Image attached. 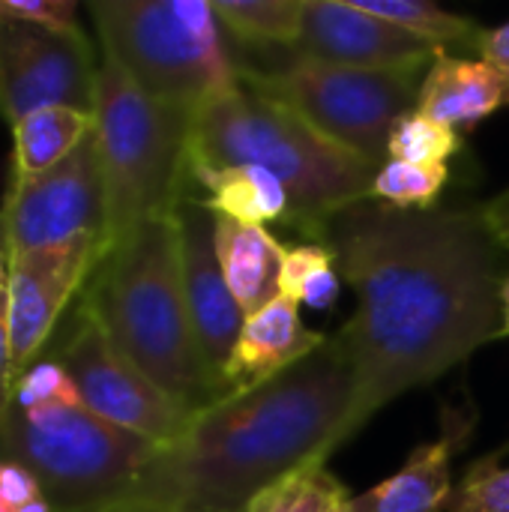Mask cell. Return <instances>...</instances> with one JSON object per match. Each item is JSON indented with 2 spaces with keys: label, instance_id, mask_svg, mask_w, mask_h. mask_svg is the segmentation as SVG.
Returning a JSON list of instances; mask_svg holds the SVG:
<instances>
[{
  "label": "cell",
  "instance_id": "obj_11",
  "mask_svg": "<svg viewBox=\"0 0 509 512\" xmlns=\"http://www.w3.org/2000/svg\"><path fill=\"white\" fill-rule=\"evenodd\" d=\"M96 75L84 30L0 18V117L9 126L45 108L93 114Z\"/></svg>",
  "mask_w": 509,
  "mask_h": 512
},
{
  "label": "cell",
  "instance_id": "obj_4",
  "mask_svg": "<svg viewBox=\"0 0 509 512\" xmlns=\"http://www.w3.org/2000/svg\"><path fill=\"white\" fill-rule=\"evenodd\" d=\"M255 165L273 174L291 201L300 231H315L330 216L369 201L378 165L339 147L300 114L270 96L237 84L195 111L189 171Z\"/></svg>",
  "mask_w": 509,
  "mask_h": 512
},
{
  "label": "cell",
  "instance_id": "obj_6",
  "mask_svg": "<svg viewBox=\"0 0 509 512\" xmlns=\"http://www.w3.org/2000/svg\"><path fill=\"white\" fill-rule=\"evenodd\" d=\"M87 12L102 57L153 99L201 108L240 84L213 0H90Z\"/></svg>",
  "mask_w": 509,
  "mask_h": 512
},
{
  "label": "cell",
  "instance_id": "obj_12",
  "mask_svg": "<svg viewBox=\"0 0 509 512\" xmlns=\"http://www.w3.org/2000/svg\"><path fill=\"white\" fill-rule=\"evenodd\" d=\"M105 243H72L54 249H36L9 258L6 297H9V342L15 375H21L42 348L51 342L60 318L81 300L87 282L102 264ZM18 381V378H15Z\"/></svg>",
  "mask_w": 509,
  "mask_h": 512
},
{
  "label": "cell",
  "instance_id": "obj_30",
  "mask_svg": "<svg viewBox=\"0 0 509 512\" xmlns=\"http://www.w3.org/2000/svg\"><path fill=\"white\" fill-rule=\"evenodd\" d=\"M39 498H45L42 486L27 468H21L15 462H0V504L18 510V507L33 504Z\"/></svg>",
  "mask_w": 509,
  "mask_h": 512
},
{
  "label": "cell",
  "instance_id": "obj_32",
  "mask_svg": "<svg viewBox=\"0 0 509 512\" xmlns=\"http://www.w3.org/2000/svg\"><path fill=\"white\" fill-rule=\"evenodd\" d=\"M477 54L480 60L498 75L504 93H507V105H509V21L498 24V27H486L483 30V39L477 45Z\"/></svg>",
  "mask_w": 509,
  "mask_h": 512
},
{
  "label": "cell",
  "instance_id": "obj_37",
  "mask_svg": "<svg viewBox=\"0 0 509 512\" xmlns=\"http://www.w3.org/2000/svg\"><path fill=\"white\" fill-rule=\"evenodd\" d=\"M6 270H9V258H6V246H3V231H0V282H6Z\"/></svg>",
  "mask_w": 509,
  "mask_h": 512
},
{
  "label": "cell",
  "instance_id": "obj_13",
  "mask_svg": "<svg viewBox=\"0 0 509 512\" xmlns=\"http://www.w3.org/2000/svg\"><path fill=\"white\" fill-rule=\"evenodd\" d=\"M177 237H180V267H183V291L189 318L195 327L198 348L210 375L225 390V366L234 351V342L246 324L240 303L234 300L225 273L216 255V213H210L201 198L186 195L177 210ZM228 396V390H225Z\"/></svg>",
  "mask_w": 509,
  "mask_h": 512
},
{
  "label": "cell",
  "instance_id": "obj_21",
  "mask_svg": "<svg viewBox=\"0 0 509 512\" xmlns=\"http://www.w3.org/2000/svg\"><path fill=\"white\" fill-rule=\"evenodd\" d=\"M360 9H366L375 18H384L417 39L435 45V48H450V45H465L474 48L483 39V30L474 18L456 15L432 0H354Z\"/></svg>",
  "mask_w": 509,
  "mask_h": 512
},
{
  "label": "cell",
  "instance_id": "obj_3",
  "mask_svg": "<svg viewBox=\"0 0 509 512\" xmlns=\"http://www.w3.org/2000/svg\"><path fill=\"white\" fill-rule=\"evenodd\" d=\"M81 303L111 345L180 408L198 414L225 399L189 318L174 216L120 237L87 282Z\"/></svg>",
  "mask_w": 509,
  "mask_h": 512
},
{
  "label": "cell",
  "instance_id": "obj_26",
  "mask_svg": "<svg viewBox=\"0 0 509 512\" xmlns=\"http://www.w3.org/2000/svg\"><path fill=\"white\" fill-rule=\"evenodd\" d=\"M462 150V135L420 111L405 114L390 135V159L411 165H447Z\"/></svg>",
  "mask_w": 509,
  "mask_h": 512
},
{
  "label": "cell",
  "instance_id": "obj_24",
  "mask_svg": "<svg viewBox=\"0 0 509 512\" xmlns=\"http://www.w3.org/2000/svg\"><path fill=\"white\" fill-rule=\"evenodd\" d=\"M348 501V489L330 468L324 462H309L252 498L243 512H345Z\"/></svg>",
  "mask_w": 509,
  "mask_h": 512
},
{
  "label": "cell",
  "instance_id": "obj_9",
  "mask_svg": "<svg viewBox=\"0 0 509 512\" xmlns=\"http://www.w3.org/2000/svg\"><path fill=\"white\" fill-rule=\"evenodd\" d=\"M51 357L69 372L87 411L159 447L177 441L195 417L111 345L81 300L69 312Z\"/></svg>",
  "mask_w": 509,
  "mask_h": 512
},
{
  "label": "cell",
  "instance_id": "obj_23",
  "mask_svg": "<svg viewBox=\"0 0 509 512\" xmlns=\"http://www.w3.org/2000/svg\"><path fill=\"white\" fill-rule=\"evenodd\" d=\"M339 291H342V276L327 246L306 240V243H294L282 249V270H279L282 297H291L300 306L327 312L336 306Z\"/></svg>",
  "mask_w": 509,
  "mask_h": 512
},
{
  "label": "cell",
  "instance_id": "obj_29",
  "mask_svg": "<svg viewBox=\"0 0 509 512\" xmlns=\"http://www.w3.org/2000/svg\"><path fill=\"white\" fill-rule=\"evenodd\" d=\"M0 18L51 30H81L75 0H0Z\"/></svg>",
  "mask_w": 509,
  "mask_h": 512
},
{
  "label": "cell",
  "instance_id": "obj_22",
  "mask_svg": "<svg viewBox=\"0 0 509 512\" xmlns=\"http://www.w3.org/2000/svg\"><path fill=\"white\" fill-rule=\"evenodd\" d=\"M306 0H213V9L234 39L246 45H276L291 51L300 24H303Z\"/></svg>",
  "mask_w": 509,
  "mask_h": 512
},
{
  "label": "cell",
  "instance_id": "obj_16",
  "mask_svg": "<svg viewBox=\"0 0 509 512\" xmlns=\"http://www.w3.org/2000/svg\"><path fill=\"white\" fill-rule=\"evenodd\" d=\"M324 342V333H315L303 324L300 303L279 294L264 309L246 318L222 375L228 396L276 381Z\"/></svg>",
  "mask_w": 509,
  "mask_h": 512
},
{
  "label": "cell",
  "instance_id": "obj_25",
  "mask_svg": "<svg viewBox=\"0 0 509 512\" xmlns=\"http://www.w3.org/2000/svg\"><path fill=\"white\" fill-rule=\"evenodd\" d=\"M450 183V165H411L387 159L372 183V201H381L408 213L435 210L441 192Z\"/></svg>",
  "mask_w": 509,
  "mask_h": 512
},
{
  "label": "cell",
  "instance_id": "obj_17",
  "mask_svg": "<svg viewBox=\"0 0 509 512\" xmlns=\"http://www.w3.org/2000/svg\"><path fill=\"white\" fill-rule=\"evenodd\" d=\"M504 105H507V93L498 75L483 60H468L450 51H438L420 81L414 111L465 135L477 129L483 120H489L495 111H501Z\"/></svg>",
  "mask_w": 509,
  "mask_h": 512
},
{
  "label": "cell",
  "instance_id": "obj_10",
  "mask_svg": "<svg viewBox=\"0 0 509 512\" xmlns=\"http://www.w3.org/2000/svg\"><path fill=\"white\" fill-rule=\"evenodd\" d=\"M0 231L6 258L87 240L108 246L105 183L93 132L42 177L9 186Z\"/></svg>",
  "mask_w": 509,
  "mask_h": 512
},
{
  "label": "cell",
  "instance_id": "obj_18",
  "mask_svg": "<svg viewBox=\"0 0 509 512\" xmlns=\"http://www.w3.org/2000/svg\"><path fill=\"white\" fill-rule=\"evenodd\" d=\"M282 249L285 246L261 225H243L216 216L219 267L246 318L279 297Z\"/></svg>",
  "mask_w": 509,
  "mask_h": 512
},
{
  "label": "cell",
  "instance_id": "obj_7",
  "mask_svg": "<svg viewBox=\"0 0 509 512\" xmlns=\"http://www.w3.org/2000/svg\"><path fill=\"white\" fill-rule=\"evenodd\" d=\"M159 444L132 435L84 405L9 408L0 426V462L27 468L54 512L129 501Z\"/></svg>",
  "mask_w": 509,
  "mask_h": 512
},
{
  "label": "cell",
  "instance_id": "obj_2",
  "mask_svg": "<svg viewBox=\"0 0 509 512\" xmlns=\"http://www.w3.org/2000/svg\"><path fill=\"white\" fill-rule=\"evenodd\" d=\"M351 399L354 366L336 333L276 381L198 411L177 441L159 447L123 504L243 512L291 471L327 465Z\"/></svg>",
  "mask_w": 509,
  "mask_h": 512
},
{
  "label": "cell",
  "instance_id": "obj_28",
  "mask_svg": "<svg viewBox=\"0 0 509 512\" xmlns=\"http://www.w3.org/2000/svg\"><path fill=\"white\" fill-rule=\"evenodd\" d=\"M12 405L24 411L54 408V405H81V396L69 372L54 357H39L18 375L15 390H12Z\"/></svg>",
  "mask_w": 509,
  "mask_h": 512
},
{
  "label": "cell",
  "instance_id": "obj_8",
  "mask_svg": "<svg viewBox=\"0 0 509 512\" xmlns=\"http://www.w3.org/2000/svg\"><path fill=\"white\" fill-rule=\"evenodd\" d=\"M423 75L426 69H354L306 57L270 69H240L243 84L378 168L390 159L396 123L417 108Z\"/></svg>",
  "mask_w": 509,
  "mask_h": 512
},
{
  "label": "cell",
  "instance_id": "obj_33",
  "mask_svg": "<svg viewBox=\"0 0 509 512\" xmlns=\"http://www.w3.org/2000/svg\"><path fill=\"white\" fill-rule=\"evenodd\" d=\"M477 216L483 228L489 231V237L495 240V246L501 252H509V186L495 198H489L486 204H480Z\"/></svg>",
  "mask_w": 509,
  "mask_h": 512
},
{
  "label": "cell",
  "instance_id": "obj_1",
  "mask_svg": "<svg viewBox=\"0 0 509 512\" xmlns=\"http://www.w3.org/2000/svg\"><path fill=\"white\" fill-rule=\"evenodd\" d=\"M309 237L333 252L354 315L339 330L354 399L333 453L399 396L420 390L501 336V249L468 210L408 213L360 201Z\"/></svg>",
  "mask_w": 509,
  "mask_h": 512
},
{
  "label": "cell",
  "instance_id": "obj_15",
  "mask_svg": "<svg viewBox=\"0 0 509 512\" xmlns=\"http://www.w3.org/2000/svg\"><path fill=\"white\" fill-rule=\"evenodd\" d=\"M471 432L474 417L450 408L435 441L417 447L396 474L351 498L345 512H447L456 492L453 459L465 450Z\"/></svg>",
  "mask_w": 509,
  "mask_h": 512
},
{
  "label": "cell",
  "instance_id": "obj_19",
  "mask_svg": "<svg viewBox=\"0 0 509 512\" xmlns=\"http://www.w3.org/2000/svg\"><path fill=\"white\" fill-rule=\"evenodd\" d=\"M189 183H198L207 192L201 204L219 219L267 228L270 222H288L291 216L285 186L255 165L195 168L189 171Z\"/></svg>",
  "mask_w": 509,
  "mask_h": 512
},
{
  "label": "cell",
  "instance_id": "obj_14",
  "mask_svg": "<svg viewBox=\"0 0 509 512\" xmlns=\"http://www.w3.org/2000/svg\"><path fill=\"white\" fill-rule=\"evenodd\" d=\"M435 48L414 33L369 15L354 0H306L294 57L354 69H429Z\"/></svg>",
  "mask_w": 509,
  "mask_h": 512
},
{
  "label": "cell",
  "instance_id": "obj_27",
  "mask_svg": "<svg viewBox=\"0 0 509 512\" xmlns=\"http://www.w3.org/2000/svg\"><path fill=\"white\" fill-rule=\"evenodd\" d=\"M447 512H509V465H501V453L477 459L462 474Z\"/></svg>",
  "mask_w": 509,
  "mask_h": 512
},
{
  "label": "cell",
  "instance_id": "obj_35",
  "mask_svg": "<svg viewBox=\"0 0 509 512\" xmlns=\"http://www.w3.org/2000/svg\"><path fill=\"white\" fill-rule=\"evenodd\" d=\"M501 336H509V273L501 279Z\"/></svg>",
  "mask_w": 509,
  "mask_h": 512
},
{
  "label": "cell",
  "instance_id": "obj_36",
  "mask_svg": "<svg viewBox=\"0 0 509 512\" xmlns=\"http://www.w3.org/2000/svg\"><path fill=\"white\" fill-rule=\"evenodd\" d=\"M12 512H54V510H51V504H48L45 498H39V501L24 504V507H18V510H12Z\"/></svg>",
  "mask_w": 509,
  "mask_h": 512
},
{
  "label": "cell",
  "instance_id": "obj_5",
  "mask_svg": "<svg viewBox=\"0 0 509 512\" xmlns=\"http://www.w3.org/2000/svg\"><path fill=\"white\" fill-rule=\"evenodd\" d=\"M195 111L147 96L114 60H99L93 138L105 183L108 249L138 225L174 216L189 195Z\"/></svg>",
  "mask_w": 509,
  "mask_h": 512
},
{
  "label": "cell",
  "instance_id": "obj_31",
  "mask_svg": "<svg viewBox=\"0 0 509 512\" xmlns=\"http://www.w3.org/2000/svg\"><path fill=\"white\" fill-rule=\"evenodd\" d=\"M15 363H12V342H9V297L6 282H0V426L12 408V390H15Z\"/></svg>",
  "mask_w": 509,
  "mask_h": 512
},
{
  "label": "cell",
  "instance_id": "obj_20",
  "mask_svg": "<svg viewBox=\"0 0 509 512\" xmlns=\"http://www.w3.org/2000/svg\"><path fill=\"white\" fill-rule=\"evenodd\" d=\"M93 132V114L72 108H45L12 126L9 186L30 183L60 165Z\"/></svg>",
  "mask_w": 509,
  "mask_h": 512
},
{
  "label": "cell",
  "instance_id": "obj_34",
  "mask_svg": "<svg viewBox=\"0 0 509 512\" xmlns=\"http://www.w3.org/2000/svg\"><path fill=\"white\" fill-rule=\"evenodd\" d=\"M75 512H186V510H165V507H147V504H108L96 510H75Z\"/></svg>",
  "mask_w": 509,
  "mask_h": 512
}]
</instances>
